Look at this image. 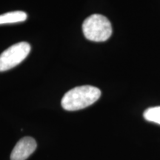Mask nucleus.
Here are the masks:
<instances>
[{
  "mask_svg": "<svg viewBox=\"0 0 160 160\" xmlns=\"http://www.w3.org/2000/svg\"><path fill=\"white\" fill-rule=\"evenodd\" d=\"M101 97V91L91 85L76 87L70 90L62 99V107L66 111H74L93 105Z\"/></svg>",
  "mask_w": 160,
  "mask_h": 160,
  "instance_id": "obj_1",
  "label": "nucleus"
},
{
  "mask_svg": "<svg viewBox=\"0 0 160 160\" xmlns=\"http://www.w3.org/2000/svg\"><path fill=\"white\" fill-rule=\"evenodd\" d=\"M82 31L85 38L93 42H105L111 37V22L101 14L91 15L83 22Z\"/></svg>",
  "mask_w": 160,
  "mask_h": 160,
  "instance_id": "obj_2",
  "label": "nucleus"
},
{
  "mask_svg": "<svg viewBox=\"0 0 160 160\" xmlns=\"http://www.w3.org/2000/svg\"><path fill=\"white\" fill-rule=\"evenodd\" d=\"M31 45L25 42L14 44L0 54V72L8 71L21 63L29 54Z\"/></svg>",
  "mask_w": 160,
  "mask_h": 160,
  "instance_id": "obj_3",
  "label": "nucleus"
},
{
  "mask_svg": "<svg viewBox=\"0 0 160 160\" xmlns=\"http://www.w3.org/2000/svg\"><path fill=\"white\" fill-rule=\"evenodd\" d=\"M37 144L33 138L26 137L18 142L11 154V160H25L37 149Z\"/></svg>",
  "mask_w": 160,
  "mask_h": 160,
  "instance_id": "obj_4",
  "label": "nucleus"
},
{
  "mask_svg": "<svg viewBox=\"0 0 160 160\" xmlns=\"http://www.w3.org/2000/svg\"><path fill=\"white\" fill-rule=\"evenodd\" d=\"M28 15L24 11H13L0 15V25L17 23L27 19Z\"/></svg>",
  "mask_w": 160,
  "mask_h": 160,
  "instance_id": "obj_5",
  "label": "nucleus"
},
{
  "mask_svg": "<svg viewBox=\"0 0 160 160\" xmlns=\"http://www.w3.org/2000/svg\"><path fill=\"white\" fill-rule=\"evenodd\" d=\"M144 118L147 121L160 125V106L147 109L144 112Z\"/></svg>",
  "mask_w": 160,
  "mask_h": 160,
  "instance_id": "obj_6",
  "label": "nucleus"
}]
</instances>
